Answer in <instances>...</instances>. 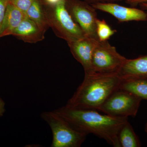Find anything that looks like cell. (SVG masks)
Returning a JSON list of instances; mask_svg holds the SVG:
<instances>
[{
  "mask_svg": "<svg viewBox=\"0 0 147 147\" xmlns=\"http://www.w3.org/2000/svg\"><path fill=\"white\" fill-rule=\"evenodd\" d=\"M40 116L52 131L51 147H79L85 142L87 135L75 130L53 110L43 112Z\"/></svg>",
  "mask_w": 147,
  "mask_h": 147,
  "instance_id": "cell-4",
  "label": "cell"
},
{
  "mask_svg": "<svg viewBox=\"0 0 147 147\" xmlns=\"http://www.w3.org/2000/svg\"><path fill=\"white\" fill-rule=\"evenodd\" d=\"M91 5L95 9L110 13L120 22L147 21V13L139 9L126 7L113 3H94Z\"/></svg>",
  "mask_w": 147,
  "mask_h": 147,
  "instance_id": "cell-8",
  "label": "cell"
},
{
  "mask_svg": "<svg viewBox=\"0 0 147 147\" xmlns=\"http://www.w3.org/2000/svg\"><path fill=\"white\" fill-rule=\"evenodd\" d=\"M142 100L131 93L119 89L108 98L97 111L117 117H135Z\"/></svg>",
  "mask_w": 147,
  "mask_h": 147,
  "instance_id": "cell-6",
  "label": "cell"
},
{
  "mask_svg": "<svg viewBox=\"0 0 147 147\" xmlns=\"http://www.w3.org/2000/svg\"><path fill=\"white\" fill-rule=\"evenodd\" d=\"M5 102L0 97V117H3L5 113Z\"/></svg>",
  "mask_w": 147,
  "mask_h": 147,
  "instance_id": "cell-21",
  "label": "cell"
},
{
  "mask_svg": "<svg viewBox=\"0 0 147 147\" xmlns=\"http://www.w3.org/2000/svg\"><path fill=\"white\" fill-rule=\"evenodd\" d=\"M25 14L45 32L50 28L45 17L44 4L42 0H34Z\"/></svg>",
  "mask_w": 147,
  "mask_h": 147,
  "instance_id": "cell-13",
  "label": "cell"
},
{
  "mask_svg": "<svg viewBox=\"0 0 147 147\" xmlns=\"http://www.w3.org/2000/svg\"><path fill=\"white\" fill-rule=\"evenodd\" d=\"M119 89L147 100V79H122Z\"/></svg>",
  "mask_w": 147,
  "mask_h": 147,
  "instance_id": "cell-14",
  "label": "cell"
},
{
  "mask_svg": "<svg viewBox=\"0 0 147 147\" xmlns=\"http://www.w3.org/2000/svg\"><path fill=\"white\" fill-rule=\"evenodd\" d=\"M26 16L24 12L13 5L9 1L0 28V38L12 34Z\"/></svg>",
  "mask_w": 147,
  "mask_h": 147,
  "instance_id": "cell-12",
  "label": "cell"
},
{
  "mask_svg": "<svg viewBox=\"0 0 147 147\" xmlns=\"http://www.w3.org/2000/svg\"><path fill=\"white\" fill-rule=\"evenodd\" d=\"M118 74L123 79H147V55L127 59Z\"/></svg>",
  "mask_w": 147,
  "mask_h": 147,
  "instance_id": "cell-11",
  "label": "cell"
},
{
  "mask_svg": "<svg viewBox=\"0 0 147 147\" xmlns=\"http://www.w3.org/2000/svg\"><path fill=\"white\" fill-rule=\"evenodd\" d=\"M98 41L86 36L82 39L67 42L74 57L82 65L85 73L92 72V55Z\"/></svg>",
  "mask_w": 147,
  "mask_h": 147,
  "instance_id": "cell-9",
  "label": "cell"
},
{
  "mask_svg": "<svg viewBox=\"0 0 147 147\" xmlns=\"http://www.w3.org/2000/svg\"><path fill=\"white\" fill-rule=\"evenodd\" d=\"M10 0H0V28L5 16L7 5Z\"/></svg>",
  "mask_w": 147,
  "mask_h": 147,
  "instance_id": "cell-18",
  "label": "cell"
},
{
  "mask_svg": "<svg viewBox=\"0 0 147 147\" xmlns=\"http://www.w3.org/2000/svg\"><path fill=\"white\" fill-rule=\"evenodd\" d=\"M66 1L64 0L55 6H50L44 3V10L49 27L57 36L68 42L82 39L86 36L67 9Z\"/></svg>",
  "mask_w": 147,
  "mask_h": 147,
  "instance_id": "cell-3",
  "label": "cell"
},
{
  "mask_svg": "<svg viewBox=\"0 0 147 147\" xmlns=\"http://www.w3.org/2000/svg\"><path fill=\"white\" fill-rule=\"evenodd\" d=\"M53 111L80 133L94 134L113 146L121 147L119 133L128 117L102 115L96 110L74 109L66 105Z\"/></svg>",
  "mask_w": 147,
  "mask_h": 147,
  "instance_id": "cell-1",
  "label": "cell"
},
{
  "mask_svg": "<svg viewBox=\"0 0 147 147\" xmlns=\"http://www.w3.org/2000/svg\"><path fill=\"white\" fill-rule=\"evenodd\" d=\"M145 130L146 132L147 133V123L146 124V125H145Z\"/></svg>",
  "mask_w": 147,
  "mask_h": 147,
  "instance_id": "cell-24",
  "label": "cell"
},
{
  "mask_svg": "<svg viewBox=\"0 0 147 147\" xmlns=\"http://www.w3.org/2000/svg\"><path fill=\"white\" fill-rule=\"evenodd\" d=\"M85 1L87 2H93L97 3L100 2L101 1H126L127 0H84Z\"/></svg>",
  "mask_w": 147,
  "mask_h": 147,
  "instance_id": "cell-22",
  "label": "cell"
},
{
  "mask_svg": "<svg viewBox=\"0 0 147 147\" xmlns=\"http://www.w3.org/2000/svg\"><path fill=\"white\" fill-rule=\"evenodd\" d=\"M34 0H10L13 5L26 13L29 7L32 5Z\"/></svg>",
  "mask_w": 147,
  "mask_h": 147,
  "instance_id": "cell-17",
  "label": "cell"
},
{
  "mask_svg": "<svg viewBox=\"0 0 147 147\" xmlns=\"http://www.w3.org/2000/svg\"><path fill=\"white\" fill-rule=\"evenodd\" d=\"M63 1L64 0H42L45 5L50 6H55Z\"/></svg>",
  "mask_w": 147,
  "mask_h": 147,
  "instance_id": "cell-19",
  "label": "cell"
},
{
  "mask_svg": "<svg viewBox=\"0 0 147 147\" xmlns=\"http://www.w3.org/2000/svg\"><path fill=\"white\" fill-rule=\"evenodd\" d=\"M66 7L86 36L98 40L96 32L98 19L95 9L88 3L81 0H66Z\"/></svg>",
  "mask_w": 147,
  "mask_h": 147,
  "instance_id": "cell-7",
  "label": "cell"
},
{
  "mask_svg": "<svg viewBox=\"0 0 147 147\" xmlns=\"http://www.w3.org/2000/svg\"><path fill=\"white\" fill-rule=\"evenodd\" d=\"M127 59L118 53L108 40L98 41L95 47L91 60L92 72L118 74Z\"/></svg>",
  "mask_w": 147,
  "mask_h": 147,
  "instance_id": "cell-5",
  "label": "cell"
},
{
  "mask_svg": "<svg viewBox=\"0 0 147 147\" xmlns=\"http://www.w3.org/2000/svg\"><path fill=\"white\" fill-rule=\"evenodd\" d=\"M140 5L142 6V7L147 10V3H144L141 4Z\"/></svg>",
  "mask_w": 147,
  "mask_h": 147,
  "instance_id": "cell-23",
  "label": "cell"
},
{
  "mask_svg": "<svg viewBox=\"0 0 147 147\" xmlns=\"http://www.w3.org/2000/svg\"><path fill=\"white\" fill-rule=\"evenodd\" d=\"M45 33L35 23L26 16L11 35L24 42L36 43L44 39Z\"/></svg>",
  "mask_w": 147,
  "mask_h": 147,
  "instance_id": "cell-10",
  "label": "cell"
},
{
  "mask_svg": "<svg viewBox=\"0 0 147 147\" xmlns=\"http://www.w3.org/2000/svg\"><path fill=\"white\" fill-rule=\"evenodd\" d=\"M122 81L117 73H85L83 82L66 105L74 109L98 110L119 89Z\"/></svg>",
  "mask_w": 147,
  "mask_h": 147,
  "instance_id": "cell-2",
  "label": "cell"
},
{
  "mask_svg": "<svg viewBox=\"0 0 147 147\" xmlns=\"http://www.w3.org/2000/svg\"><path fill=\"white\" fill-rule=\"evenodd\" d=\"M126 3L132 6H134L139 4L147 3V0H127Z\"/></svg>",
  "mask_w": 147,
  "mask_h": 147,
  "instance_id": "cell-20",
  "label": "cell"
},
{
  "mask_svg": "<svg viewBox=\"0 0 147 147\" xmlns=\"http://www.w3.org/2000/svg\"><path fill=\"white\" fill-rule=\"evenodd\" d=\"M121 147H140L141 144L130 124L127 121L121 129L118 134Z\"/></svg>",
  "mask_w": 147,
  "mask_h": 147,
  "instance_id": "cell-15",
  "label": "cell"
},
{
  "mask_svg": "<svg viewBox=\"0 0 147 147\" xmlns=\"http://www.w3.org/2000/svg\"><path fill=\"white\" fill-rule=\"evenodd\" d=\"M96 34L98 40L105 41L117 32V30H113L105 21V20L98 19L96 21Z\"/></svg>",
  "mask_w": 147,
  "mask_h": 147,
  "instance_id": "cell-16",
  "label": "cell"
}]
</instances>
